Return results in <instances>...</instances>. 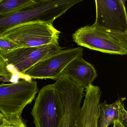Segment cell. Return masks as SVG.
Here are the masks:
<instances>
[{"instance_id":"1","label":"cell","mask_w":127,"mask_h":127,"mask_svg":"<svg viewBox=\"0 0 127 127\" xmlns=\"http://www.w3.org/2000/svg\"><path fill=\"white\" fill-rule=\"evenodd\" d=\"M82 0H34L20 9L0 14V36L8 30L27 23H53Z\"/></svg>"},{"instance_id":"2","label":"cell","mask_w":127,"mask_h":127,"mask_svg":"<svg viewBox=\"0 0 127 127\" xmlns=\"http://www.w3.org/2000/svg\"><path fill=\"white\" fill-rule=\"evenodd\" d=\"M59 43H52L35 47L18 48L5 54H0V76L32 81L24 73L39 62L63 50Z\"/></svg>"},{"instance_id":"3","label":"cell","mask_w":127,"mask_h":127,"mask_svg":"<svg viewBox=\"0 0 127 127\" xmlns=\"http://www.w3.org/2000/svg\"><path fill=\"white\" fill-rule=\"evenodd\" d=\"M74 41L79 46L113 55L127 53V32L101 28L93 25L78 29L73 34Z\"/></svg>"},{"instance_id":"4","label":"cell","mask_w":127,"mask_h":127,"mask_svg":"<svg viewBox=\"0 0 127 127\" xmlns=\"http://www.w3.org/2000/svg\"><path fill=\"white\" fill-rule=\"evenodd\" d=\"M60 33L54 27L52 23L34 22L13 27L0 36L9 39L19 48H22L59 43Z\"/></svg>"},{"instance_id":"5","label":"cell","mask_w":127,"mask_h":127,"mask_svg":"<svg viewBox=\"0 0 127 127\" xmlns=\"http://www.w3.org/2000/svg\"><path fill=\"white\" fill-rule=\"evenodd\" d=\"M64 113V105L53 84L41 88L32 111L36 127H61Z\"/></svg>"},{"instance_id":"6","label":"cell","mask_w":127,"mask_h":127,"mask_svg":"<svg viewBox=\"0 0 127 127\" xmlns=\"http://www.w3.org/2000/svg\"><path fill=\"white\" fill-rule=\"evenodd\" d=\"M38 91L37 82L23 79L0 85V111L7 118L21 116L24 108L30 104Z\"/></svg>"},{"instance_id":"7","label":"cell","mask_w":127,"mask_h":127,"mask_svg":"<svg viewBox=\"0 0 127 127\" xmlns=\"http://www.w3.org/2000/svg\"><path fill=\"white\" fill-rule=\"evenodd\" d=\"M82 47L62 50L50 58L39 62L24 73L26 77L34 79H51L56 80L62 71L72 61L82 57Z\"/></svg>"},{"instance_id":"8","label":"cell","mask_w":127,"mask_h":127,"mask_svg":"<svg viewBox=\"0 0 127 127\" xmlns=\"http://www.w3.org/2000/svg\"><path fill=\"white\" fill-rule=\"evenodd\" d=\"M125 0H96L95 21L94 25L114 31L127 32Z\"/></svg>"},{"instance_id":"9","label":"cell","mask_w":127,"mask_h":127,"mask_svg":"<svg viewBox=\"0 0 127 127\" xmlns=\"http://www.w3.org/2000/svg\"><path fill=\"white\" fill-rule=\"evenodd\" d=\"M85 92L83 105L76 117V127H96L101 92L98 87L92 84Z\"/></svg>"},{"instance_id":"10","label":"cell","mask_w":127,"mask_h":127,"mask_svg":"<svg viewBox=\"0 0 127 127\" xmlns=\"http://www.w3.org/2000/svg\"><path fill=\"white\" fill-rule=\"evenodd\" d=\"M60 75L71 79L84 90L92 84L97 77V74L94 67L80 57L69 63Z\"/></svg>"},{"instance_id":"11","label":"cell","mask_w":127,"mask_h":127,"mask_svg":"<svg viewBox=\"0 0 127 127\" xmlns=\"http://www.w3.org/2000/svg\"><path fill=\"white\" fill-rule=\"evenodd\" d=\"M125 98H121L108 104L105 100L99 103L96 127H108L115 121L121 122L127 127V113L123 101Z\"/></svg>"},{"instance_id":"12","label":"cell","mask_w":127,"mask_h":127,"mask_svg":"<svg viewBox=\"0 0 127 127\" xmlns=\"http://www.w3.org/2000/svg\"><path fill=\"white\" fill-rule=\"evenodd\" d=\"M33 1L34 0H0V14L19 10Z\"/></svg>"},{"instance_id":"13","label":"cell","mask_w":127,"mask_h":127,"mask_svg":"<svg viewBox=\"0 0 127 127\" xmlns=\"http://www.w3.org/2000/svg\"><path fill=\"white\" fill-rule=\"evenodd\" d=\"M0 127H27L21 116L16 115L7 118L4 116L2 124Z\"/></svg>"},{"instance_id":"14","label":"cell","mask_w":127,"mask_h":127,"mask_svg":"<svg viewBox=\"0 0 127 127\" xmlns=\"http://www.w3.org/2000/svg\"><path fill=\"white\" fill-rule=\"evenodd\" d=\"M19 48L18 46L5 37L0 36V54H5Z\"/></svg>"},{"instance_id":"15","label":"cell","mask_w":127,"mask_h":127,"mask_svg":"<svg viewBox=\"0 0 127 127\" xmlns=\"http://www.w3.org/2000/svg\"><path fill=\"white\" fill-rule=\"evenodd\" d=\"M113 127H125V126L120 121H116L113 123Z\"/></svg>"},{"instance_id":"16","label":"cell","mask_w":127,"mask_h":127,"mask_svg":"<svg viewBox=\"0 0 127 127\" xmlns=\"http://www.w3.org/2000/svg\"><path fill=\"white\" fill-rule=\"evenodd\" d=\"M0 81H2L4 82H12L11 79L10 78L4 76L0 78Z\"/></svg>"},{"instance_id":"17","label":"cell","mask_w":127,"mask_h":127,"mask_svg":"<svg viewBox=\"0 0 127 127\" xmlns=\"http://www.w3.org/2000/svg\"><path fill=\"white\" fill-rule=\"evenodd\" d=\"M4 116L0 112V126L2 124L3 122V119L4 118Z\"/></svg>"}]
</instances>
